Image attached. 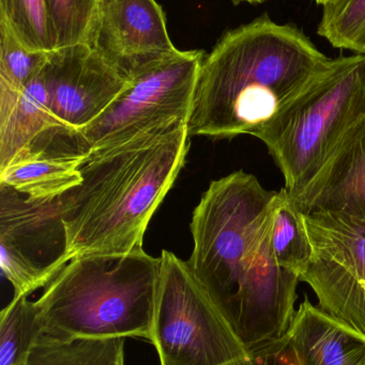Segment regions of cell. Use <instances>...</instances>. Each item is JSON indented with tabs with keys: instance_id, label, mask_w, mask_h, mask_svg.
<instances>
[{
	"instance_id": "obj_1",
	"label": "cell",
	"mask_w": 365,
	"mask_h": 365,
	"mask_svg": "<svg viewBox=\"0 0 365 365\" xmlns=\"http://www.w3.org/2000/svg\"><path fill=\"white\" fill-rule=\"evenodd\" d=\"M278 201L279 191L236 171L210 182L191 220L186 264L246 346L282 338L297 311L300 278L272 244Z\"/></svg>"
},
{
	"instance_id": "obj_2",
	"label": "cell",
	"mask_w": 365,
	"mask_h": 365,
	"mask_svg": "<svg viewBox=\"0 0 365 365\" xmlns=\"http://www.w3.org/2000/svg\"><path fill=\"white\" fill-rule=\"evenodd\" d=\"M189 150L184 120L90 150L79 168L81 182L60 197L71 257L143 251L148 225Z\"/></svg>"
},
{
	"instance_id": "obj_3",
	"label": "cell",
	"mask_w": 365,
	"mask_h": 365,
	"mask_svg": "<svg viewBox=\"0 0 365 365\" xmlns=\"http://www.w3.org/2000/svg\"><path fill=\"white\" fill-rule=\"evenodd\" d=\"M297 27L267 14L227 31L205 56L190 136H256L330 62Z\"/></svg>"
},
{
	"instance_id": "obj_4",
	"label": "cell",
	"mask_w": 365,
	"mask_h": 365,
	"mask_svg": "<svg viewBox=\"0 0 365 365\" xmlns=\"http://www.w3.org/2000/svg\"><path fill=\"white\" fill-rule=\"evenodd\" d=\"M161 257L145 251L71 259L36 300L40 338L151 341Z\"/></svg>"
},
{
	"instance_id": "obj_5",
	"label": "cell",
	"mask_w": 365,
	"mask_h": 365,
	"mask_svg": "<svg viewBox=\"0 0 365 365\" xmlns=\"http://www.w3.org/2000/svg\"><path fill=\"white\" fill-rule=\"evenodd\" d=\"M364 115L365 55L341 56L255 137L280 168L285 188L295 195Z\"/></svg>"
},
{
	"instance_id": "obj_6",
	"label": "cell",
	"mask_w": 365,
	"mask_h": 365,
	"mask_svg": "<svg viewBox=\"0 0 365 365\" xmlns=\"http://www.w3.org/2000/svg\"><path fill=\"white\" fill-rule=\"evenodd\" d=\"M151 341L161 365H226L248 355L186 261L161 253Z\"/></svg>"
},
{
	"instance_id": "obj_7",
	"label": "cell",
	"mask_w": 365,
	"mask_h": 365,
	"mask_svg": "<svg viewBox=\"0 0 365 365\" xmlns=\"http://www.w3.org/2000/svg\"><path fill=\"white\" fill-rule=\"evenodd\" d=\"M205 56L178 49L130 77L111 106L79 130L89 149L111 147L171 122H189Z\"/></svg>"
},
{
	"instance_id": "obj_8",
	"label": "cell",
	"mask_w": 365,
	"mask_h": 365,
	"mask_svg": "<svg viewBox=\"0 0 365 365\" xmlns=\"http://www.w3.org/2000/svg\"><path fill=\"white\" fill-rule=\"evenodd\" d=\"M71 259L60 197L31 199L0 184V265L13 297L47 287Z\"/></svg>"
},
{
	"instance_id": "obj_9",
	"label": "cell",
	"mask_w": 365,
	"mask_h": 365,
	"mask_svg": "<svg viewBox=\"0 0 365 365\" xmlns=\"http://www.w3.org/2000/svg\"><path fill=\"white\" fill-rule=\"evenodd\" d=\"M43 71L54 117L76 130L98 119L129 83L89 44L49 51Z\"/></svg>"
},
{
	"instance_id": "obj_10",
	"label": "cell",
	"mask_w": 365,
	"mask_h": 365,
	"mask_svg": "<svg viewBox=\"0 0 365 365\" xmlns=\"http://www.w3.org/2000/svg\"><path fill=\"white\" fill-rule=\"evenodd\" d=\"M89 45L128 81L178 51L156 0H100Z\"/></svg>"
},
{
	"instance_id": "obj_11",
	"label": "cell",
	"mask_w": 365,
	"mask_h": 365,
	"mask_svg": "<svg viewBox=\"0 0 365 365\" xmlns=\"http://www.w3.org/2000/svg\"><path fill=\"white\" fill-rule=\"evenodd\" d=\"M89 151L79 130L55 126L0 170V184L31 199H56L81 182L79 168Z\"/></svg>"
},
{
	"instance_id": "obj_12",
	"label": "cell",
	"mask_w": 365,
	"mask_h": 365,
	"mask_svg": "<svg viewBox=\"0 0 365 365\" xmlns=\"http://www.w3.org/2000/svg\"><path fill=\"white\" fill-rule=\"evenodd\" d=\"M291 195L304 214L343 212L365 221V115L349 128L315 177Z\"/></svg>"
},
{
	"instance_id": "obj_13",
	"label": "cell",
	"mask_w": 365,
	"mask_h": 365,
	"mask_svg": "<svg viewBox=\"0 0 365 365\" xmlns=\"http://www.w3.org/2000/svg\"><path fill=\"white\" fill-rule=\"evenodd\" d=\"M289 334L300 365H365V336L308 297L296 311Z\"/></svg>"
},
{
	"instance_id": "obj_14",
	"label": "cell",
	"mask_w": 365,
	"mask_h": 365,
	"mask_svg": "<svg viewBox=\"0 0 365 365\" xmlns=\"http://www.w3.org/2000/svg\"><path fill=\"white\" fill-rule=\"evenodd\" d=\"M43 68L23 91L0 86V170L43 133L64 125L51 113Z\"/></svg>"
},
{
	"instance_id": "obj_15",
	"label": "cell",
	"mask_w": 365,
	"mask_h": 365,
	"mask_svg": "<svg viewBox=\"0 0 365 365\" xmlns=\"http://www.w3.org/2000/svg\"><path fill=\"white\" fill-rule=\"evenodd\" d=\"M300 281L313 289L319 309L365 336V281L357 274L312 252Z\"/></svg>"
},
{
	"instance_id": "obj_16",
	"label": "cell",
	"mask_w": 365,
	"mask_h": 365,
	"mask_svg": "<svg viewBox=\"0 0 365 365\" xmlns=\"http://www.w3.org/2000/svg\"><path fill=\"white\" fill-rule=\"evenodd\" d=\"M304 220L312 252L338 262L365 281L364 220L336 212H309Z\"/></svg>"
},
{
	"instance_id": "obj_17",
	"label": "cell",
	"mask_w": 365,
	"mask_h": 365,
	"mask_svg": "<svg viewBox=\"0 0 365 365\" xmlns=\"http://www.w3.org/2000/svg\"><path fill=\"white\" fill-rule=\"evenodd\" d=\"M27 365H124V338H40Z\"/></svg>"
},
{
	"instance_id": "obj_18",
	"label": "cell",
	"mask_w": 365,
	"mask_h": 365,
	"mask_svg": "<svg viewBox=\"0 0 365 365\" xmlns=\"http://www.w3.org/2000/svg\"><path fill=\"white\" fill-rule=\"evenodd\" d=\"M27 297H13L0 313V365H27L32 349L42 336L38 304Z\"/></svg>"
},
{
	"instance_id": "obj_19",
	"label": "cell",
	"mask_w": 365,
	"mask_h": 365,
	"mask_svg": "<svg viewBox=\"0 0 365 365\" xmlns=\"http://www.w3.org/2000/svg\"><path fill=\"white\" fill-rule=\"evenodd\" d=\"M274 255L281 267L301 277L312 255L304 214L286 188L279 191L272 234Z\"/></svg>"
},
{
	"instance_id": "obj_20",
	"label": "cell",
	"mask_w": 365,
	"mask_h": 365,
	"mask_svg": "<svg viewBox=\"0 0 365 365\" xmlns=\"http://www.w3.org/2000/svg\"><path fill=\"white\" fill-rule=\"evenodd\" d=\"M100 0H44L54 51L89 44Z\"/></svg>"
},
{
	"instance_id": "obj_21",
	"label": "cell",
	"mask_w": 365,
	"mask_h": 365,
	"mask_svg": "<svg viewBox=\"0 0 365 365\" xmlns=\"http://www.w3.org/2000/svg\"><path fill=\"white\" fill-rule=\"evenodd\" d=\"M323 6L319 36L336 48L365 55V0H329Z\"/></svg>"
},
{
	"instance_id": "obj_22",
	"label": "cell",
	"mask_w": 365,
	"mask_h": 365,
	"mask_svg": "<svg viewBox=\"0 0 365 365\" xmlns=\"http://www.w3.org/2000/svg\"><path fill=\"white\" fill-rule=\"evenodd\" d=\"M0 23L31 51H54L44 0H0Z\"/></svg>"
},
{
	"instance_id": "obj_23",
	"label": "cell",
	"mask_w": 365,
	"mask_h": 365,
	"mask_svg": "<svg viewBox=\"0 0 365 365\" xmlns=\"http://www.w3.org/2000/svg\"><path fill=\"white\" fill-rule=\"evenodd\" d=\"M49 53L24 46L10 29L0 23V86L23 91L46 63Z\"/></svg>"
},
{
	"instance_id": "obj_24",
	"label": "cell",
	"mask_w": 365,
	"mask_h": 365,
	"mask_svg": "<svg viewBox=\"0 0 365 365\" xmlns=\"http://www.w3.org/2000/svg\"><path fill=\"white\" fill-rule=\"evenodd\" d=\"M226 365H300L289 332L278 340L249 347L248 355Z\"/></svg>"
},
{
	"instance_id": "obj_25",
	"label": "cell",
	"mask_w": 365,
	"mask_h": 365,
	"mask_svg": "<svg viewBox=\"0 0 365 365\" xmlns=\"http://www.w3.org/2000/svg\"><path fill=\"white\" fill-rule=\"evenodd\" d=\"M235 2H249V4H261L266 0H234Z\"/></svg>"
},
{
	"instance_id": "obj_26",
	"label": "cell",
	"mask_w": 365,
	"mask_h": 365,
	"mask_svg": "<svg viewBox=\"0 0 365 365\" xmlns=\"http://www.w3.org/2000/svg\"><path fill=\"white\" fill-rule=\"evenodd\" d=\"M328 1H329V0H316L317 4H321V6H324V4H327Z\"/></svg>"
}]
</instances>
